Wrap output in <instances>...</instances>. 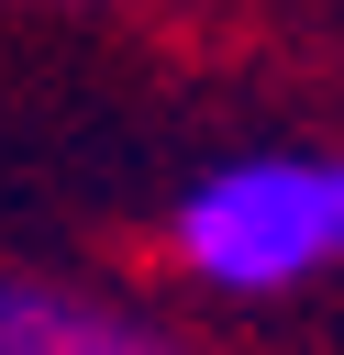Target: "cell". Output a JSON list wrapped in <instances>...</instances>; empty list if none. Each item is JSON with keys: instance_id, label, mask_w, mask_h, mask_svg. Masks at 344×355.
<instances>
[{"instance_id": "obj_1", "label": "cell", "mask_w": 344, "mask_h": 355, "mask_svg": "<svg viewBox=\"0 0 344 355\" xmlns=\"http://www.w3.org/2000/svg\"><path fill=\"white\" fill-rule=\"evenodd\" d=\"M166 255L222 300H277L344 266V155H233L166 211Z\"/></svg>"}, {"instance_id": "obj_2", "label": "cell", "mask_w": 344, "mask_h": 355, "mask_svg": "<svg viewBox=\"0 0 344 355\" xmlns=\"http://www.w3.org/2000/svg\"><path fill=\"white\" fill-rule=\"evenodd\" d=\"M0 355H178L155 322L55 288V277H0Z\"/></svg>"}]
</instances>
